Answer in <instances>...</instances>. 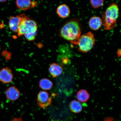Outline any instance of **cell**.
Instances as JSON below:
<instances>
[{
	"mask_svg": "<svg viewBox=\"0 0 121 121\" xmlns=\"http://www.w3.org/2000/svg\"><path fill=\"white\" fill-rule=\"evenodd\" d=\"M81 25L78 21L73 20L66 22L60 31V36L71 43L78 45L81 34Z\"/></svg>",
	"mask_w": 121,
	"mask_h": 121,
	"instance_id": "cell-1",
	"label": "cell"
},
{
	"mask_svg": "<svg viewBox=\"0 0 121 121\" xmlns=\"http://www.w3.org/2000/svg\"><path fill=\"white\" fill-rule=\"evenodd\" d=\"M119 16V9L117 4H112L107 8L104 16V29L109 30L114 28Z\"/></svg>",
	"mask_w": 121,
	"mask_h": 121,
	"instance_id": "cell-2",
	"label": "cell"
},
{
	"mask_svg": "<svg viewBox=\"0 0 121 121\" xmlns=\"http://www.w3.org/2000/svg\"><path fill=\"white\" fill-rule=\"evenodd\" d=\"M95 42L94 35L91 32L83 34L80 36L78 41V50L83 53L87 52L93 48Z\"/></svg>",
	"mask_w": 121,
	"mask_h": 121,
	"instance_id": "cell-3",
	"label": "cell"
},
{
	"mask_svg": "<svg viewBox=\"0 0 121 121\" xmlns=\"http://www.w3.org/2000/svg\"><path fill=\"white\" fill-rule=\"evenodd\" d=\"M37 102L38 105L40 108L46 109L51 105L52 98L49 96L48 92L44 91H41L38 94Z\"/></svg>",
	"mask_w": 121,
	"mask_h": 121,
	"instance_id": "cell-4",
	"label": "cell"
},
{
	"mask_svg": "<svg viewBox=\"0 0 121 121\" xmlns=\"http://www.w3.org/2000/svg\"><path fill=\"white\" fill-rule=\"evenodd\" d=\"M13 75L11 69L8 67L4 68L0 71V81L4 84L11 82Z\"/></svg>",
	"mask_w": 121,
	"mask_h": 121,
	"instance_id": "cell-5",
	"label": "cell"
},
{
	"mask_svg": "<svg viewBox=\"0 0 121 121\" xmlns=\"http://www.w3.org/2000/svg\"><path fill=\"white\" fill-rule=\"evenodd\" d=\"M20 92L18 89L14 86H12L8 88L5 91L6 97L8 99L12 101H16L20 96Z\"/></svg>",
	"mask_w": 121,
	"mask_h": 121,
	"instance_id": "cell-6",
	"label": "cell"
},
{
	"mask_svg": "<svg viewBox=\"0 0 121 121\" xmlns=\"http://www.w3.org/2000/svg\"><path fill=\"white\" fill-rule=\"evenodd\" d=\"M49 70L50 74L53 78H55L61 74L63 69L57 63H52L50 65Z\"/></svg>",
	"mask_w": 121,
	"mask_h": 121,
	"instance_id": "cell-7",
	"label": "cell"
},
{
	"mask_svg": "<svg viewBox=\"0 0 121 121\" xmlns=\"http://www.w3.org/2000/svg\"><path fill=\"white\" fill-rule=\"evenodd\" d=\"M103 22L100 18L97 16H93L89 21V25L90 28L94 30H97L100 28Z\"/></svg>",
	"mask_w": 121,
	"mask_h": 121,
	"instance_id": "cell-8",
	"label": "cell"
},
{
	"mask_svg": "<svg viewBox=\"0 0 121 121\" xmlns=\"http://www.w3.org/2000/svg\"><path fill=\"white\" fill-rule=\"evenodd\" d=\"M21 18L20 16L10 17L9 19V27L12 31L17 33L18 28L20 23Z\"/></svg>",
	"mask_w": 121,
	"mask_h": 121,
	"instance_id": "cell-9",
	"label": "cell"
},
{
	"mask_svg": "<svg viewBox=\"0 0 121 121\" xmlns=\"http://www.w3.org/2000/svg\"><path fill=\"white\" fill-rule=\"evenodd\" d=\"M21 20L17 30V36L21 37L24 35L27 32L28 30L25 23V20L27 17L25 14L20 15Z\"/></svg>",
	"mask_w": 121,
	"mask_h": 121,
	"instance_id": "cell-10",
	"label": "cell"
},
{
	"mask_svg": "<svg viewBox=\"0 0 121 121\" xmlns=\"http://www.w3.org/2000/svg\"><path fill=\"white\" fill-rule=\"evenodd\" d=\"M57 13L60 17L65 18L68 17L70 14V10L66 4H62L57 8Z\"/></svg>",
	"mask_w": 121,
	"mask_h": 121,
	"instance_id": "cell-11",
	"label": "cell"
},
{
	"mask_svg": "<svg viewBox=\"0 0 121 121\" xmlns=\"http://www.w3.org/2000/svg\"><path fill=\"white\" fill-rule=\"evenodd\" d=\"M77 98L80 102H87L90 98V95L86 90L82 89L78 91L77 93Z\"/></svg>",
	"mask_w": 121,
	"mask_h": 121,
	"instance_id": "cell-12",
	"label": "cell"
},
{
	"mask_svg": "<svg viewBox=\"0 0 121 121\" xmlns=\"http://www.w3.org/2000/svg\"><path fill=\"white\" fill-rule=\"evenodd\" d=\"M69 107L72 112L76 113L81 112L82 110V105L81 103L75 100L70 102Z\"/></svg>",
	"mask_w": 121,
	"mask_h": 121,
	"instance_id": "cell-13",
	"label": "cell"
},
{
	"mask_svg": "<svg viewBox=\"0 0 121 121\" xmlns=\"http://www.w3.org/2000/svg\"><path fill=\"white\" fill-rule=\"evenodd\" d=\"M31 0H16L17 6L19 9L26 10L29 9L31 5Z\"/></svg>",
	"mask_w": 121,
	"mask_h": 121,
	"instance_id": "cell-14",
	"label": "cell"
},
{
	"mask_svg": "<svg viewBox=\"0 0 121 121\" xmlns=\"http://www.w3.org/2000/svg\"><path fill=\"white\" fill-rule=\"evenodd\" d=\"M39 85L42 90H49L52 88L53 85L50 80L47 78H43L39 81Z\"/></svg>",
	"mask_w": 121,
	"mask_h": 121,
	"instance_id": "cell-15",
	"label": "cell"
},
{
	"mask_svg": "<svg viewBox=\"0 0 121 121\" xmlns=\"http://www.w3.org/2000/svg\"><path fill=\"white\" fill-rule=\"evenodd\" d=\"M91 5L94 9H97L102 6L104 0H90Z\"/></svg>",
	"mask_w": 121,
	"mask_h": 121,
	"instance_id": "cell-16",
	"label": "cell"
},
{
	"mask_svg": "<svg viewBox=\"0 0 121 121\" xmlns=\"http://www.w3.org/2000/svg\"><path fill=\"white\" fill-rule=\"evenodd\" d=\"M37 34L26 33L24 35L27 40L28 41H31L35 39Z\"/></svg>",
	"mask_w": 121,
	"mask_h": 121,
	"instance_id": "cell-17",
	"label": "cell"
},
{
	"mask_svg": "<svg viewBox=\"0 0 121 121\" xmlns=\"http://www.w3.org/2000/svg\"><path fill=\"white\" fill-rule=\"evenodd\" d=\"M7 0H0V2H5Z\"/></svg>",
	"mask_w": 121,
	"mask_h": 121,
	"instance_id": "cell-18",
	"label": "cell"
},
{
	"mask_svg": "<svg viewBox=\"0 0 121 121\" xmlns=\"http://www.w3.org/2000/svg\"></svg>",
	"mask_w": 121,
	"mask_h": 121,
	"instance_id": "cell-19",
	"label": "cell"
},
{
	"mask_svg": "<svg viewBox=\"0 0 121 121\" xmlns=\"http://www.w3.org/2000/svg\"></svg>",
	"mask_w": 121,
	"mask_h": 121,
	"instance_id": "cell-20",
	"label": "cell"
}]
</instances>
